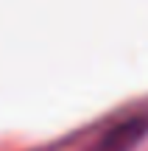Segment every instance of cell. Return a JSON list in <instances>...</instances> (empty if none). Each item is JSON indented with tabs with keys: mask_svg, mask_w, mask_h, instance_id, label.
Here are the masks:
<instances>
[{
	"mask_svg": "<svg viewBox=\"0 0 148 151\" xmlns=\"http://www.w3.org/2000/svg\"><path fill=\"white\" fill-rule=\"evenodd\" d=\"M145 134H148V118H129L112 126L89 151H134Z\"/></svg>",
	"mask_w": 148,
	"mask_h": 151,
	"instance_id": "1",
	"label": "cell"
}]
</instances>
